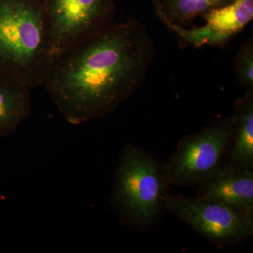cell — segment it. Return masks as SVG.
Returning a JSON list of instances; mask_svg holds the SVG:
<instances>
[{
	"label": "cell",
	"mask_w": 253,
	"mask_h": 253,
	"mask_svg": "<svg viewBox=\"0 0 253 253\" xmlns=\"http://www.w3.org/2000/svg\"><path fill=\"white\" fill-rule=\"evenodd\" d=\"M156 51L144 23L113 22L50 59L42 86L68 123L107 116L144 83Z\"/></svg>",
	"instance_id": "6da1fadb"
},
{
	"label": "cell",
	"mask_w": 253,
	"mask_h": 253,
	"mask_svg": "<svg viewBox=\"0 0 253 253\" xmlns=\"http://www.w3.org/2000/svg\"><path fill=\"white\" fill-rule=\"evenodd\" d=\"M50 59L44 0H0V73L42 85Z\"/></svg>",
	"instance_id": "7a4b0ae2"
},
{
	"label": "cell",
	"mask_w": 253,
	"mask_h": 253,
	"mask_svg": "<svg viewBox=\"0 0 253 253\" xmlns=\"http://www.w3.org/2000/svg\"><path fill=\"white\" fill-rule=\"evenodd\" d=\"M169 183L154 158L128 145L121 153L111 202L123 222L146 228L166 209Z\"/></svg>",
	"instance_id": "3957f363"
},
{
	"label": "cell",
	"mask_w": 253,
	"mask_h": 253,
	"mask_svg": "<svg viewBox=\"0 0 253 253\" xmlns=\"http://www.w3.org/2000/svg\"><path fill=\"white\" fill-rule=\"evenodd\" d=\"M234 126V116L215 121L181 139L163 167L169 184H201L212 177L225 164Z\"/></svg>",
	"instance_id": "277c9868"
},
{
	"label": "cell",
	"mask_w": 253,
	"mask_h": 253,
	"mask_svg": "<svg viewBox=\"0 0 253 253\" xmlns=\"http://www.w3.org/2000/svg\"><path fill=\"white\" fill-rule=\"evenodd\" d=\"M51 59L114 22L113 0H44Z\"/></svg>",
	"instance_id": "5b68a950"
},
{
	"label": "cell",
	"mask_w": 253,
	"mask_h": 253,
	"mask_svg": "<svg viewBox=\"0 0 253 253\" xmlns=\"http://www.w3.org/2000/svg\"><path fill=\"white\" fill-rule=\"evenodd\" d=\"M166 210L221 246L236 244L253 234V218L214 201L168 194Z\"/></svg>",
	"instance_id": "8992f818"
},
{
	"label": "cell",
	"mask_w": 253,
	"mask_h": 253,
	"mask_svg": "<svg viewBox=\"0 0 253 253\" xmlns=\"http://www.w3.org/2000/svg\"><path fill=\"white\" fill-rule=\"evenodd\" d=\"M202 18L205 25L191 29L168 21L163 23L182 41L196 47L224 45L252 21L253 0H231Z\"/></svg>",
	"instance_id": "52a82bcc"
},
{
	"label": "cell",
	"mask_w": 253,
	"mask_h": 253,
	"mask_svg": "<svg viewBox=\"0 0 253 253\" xmlns=\"http://www.w3.org/2000/svg\"><path fill=\"white\" fill-rule=\"evenodd\" d=\"M198 198L225 205L253 218V169L225 163L201 183Z\"/></svg>",
	"instance_id": "ba28073f"
},
{
	"label": "cell",
	"mask_w": 253,
	"mask_h": 253,
	"mask_svg": "<svg viewBox=\"0 0 253 253\" xmlns=\"http://www.w3.org/2000/svg\"><path fill=\"white\" fill-rule=\"evenodd\" d=\"M31 89L22 80L0 73V136L12 134L30 116Z\"/></svg>",
	"instance_id": "9c48e42d"
},
{
	"label": "cell",
	"mask_w": 253,
	"mask_h": 253,
	"mask_svg": "<svg viewBox=\"0 0 253 253\" xmlns=\"http://www.w3.org/2000/svg\"><path fill=\"white\" fill-rule=\"evenodd\" d=\"M235 126L226 164L234 167L253 168V89L236 104Z\"/></svg>",
	"instance_id": "30bf717a"
},
{
	"label": "cell",
	"mask_w": 253,
	"mask_h": 253,
	"mask_svg": "<svg viewBox=\"0 0 253 253\" xmlns=\"http://www.w3.org/2000/svg\"><path fill=\"white\" fill-rule=\"evenodd\" d=\"M231 0H152L158 17L163 21L183 25L202 17L211 10L224 6Z\"/></svg>",
	"instance_id": "8fae6325"
},
{
	"label": "cell",
	"mask_w": 253,
	"mask_h": 253,
	"mask_svg": "<svg viewBox=\"0 0 253 253\" xmlns=\"http://www.w3.org/2000/svg\"><path fill=\"white\" fill-rule=\"evenodd\" d=\"M236 78L246 90L253 89V41L252 38L240 47L234 60Z\"/></svg>",
	"instance_id": "7c38bea8"
}]
</instances>
